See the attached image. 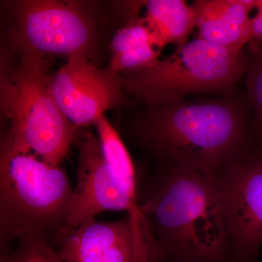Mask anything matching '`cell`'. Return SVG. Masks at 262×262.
<instances>
[{"label": "cell", "mask_w": 262, "mask_h": 262, "mask_svg": "<svg viewBox=\"0 0 262 262\" xmlns=\"http://www.w3.org/2000/svg\"><path fill=\"white\" fill-rule=\"evenodd\" d=\"M21 47L41 54L84 53L92 40L91 21L74 3L26 1L18 13Z\"/></svg>", "instance_id": "obj_10"}, {"label": "cell", "mask_w": 262, "mask_h": 262, "mask_svg": "<svg viewBox=\"0 0 262 262\" xmlns=\"http://www.w3.org/2000/svg\"><path fill=\"white\" fill-rule=\"evenodd\" d=\"M215 177L232 262H258L262 247V143L256 141Z\"/></svg>", "instance_id": "obj_7"}, {"label": "cell", "mask_w": 262, "mask_h": 262, "mask_svg": "<svg viewBox=\"0 0 262 262\" xmlns=\"http://www.w3.org/2000/svg\"><path fill=\"white\" fill-rule=\"evenodd\" d=\"M74 189L67 173L30 152L2 148L0 256L14 241L55 244L64 227Z\"/></svg>", "instance_id": "obj_3"}, {"label": "cell", "mask_w": 262, "mask_h": 262, "mask_svg": "<svg viewBox=\"0 0 262 262\" xmlns=\"http://www.w3.org/2000/svg\"><path fill=\"white\" fill-rule=\"evenodd\" d=\"M55 244L63 262H165L141 210L110 222L91 219L62 234Z\"/></svg>", "instance_id": "obj_6"}, {"label": "cell", "mask_w": 262, "mask_h": 262, "mask_svg": "<svg viewBox=\"0 0 262 262\" xmlns=\"http://www.w3.org/2000/svg\"><path fill=\"white\" fill-rule=\"evenodd\" d=\"M136 134L163 167L216 177L256 143L247 95L149 107Z\"/></svg>", "instance_id": "obj_1"}, {"label": "cell", "mask_w": 262, "mask_h": 262, "mask_svg": "<svg viewBox=\"0 0 262 262\" xmlns=\"http://www.w3.org/2000/svg\"><path fill=\"white\" fill-rule=\"evenodd\" d=\"M94 125L97 130L103 158L108 166L117 180L129 192L138 195L135 169L120 136L104 115L98 118Z\"/></svg>", "instance_id": "obj_14"}, {"label": "cell", "mask_w": 262, "mask_h": 262, "mask_svg": "<svg viewBox=\"0 0 262 262\" xmlns=\"http://www.w3.org/2000/svg\"><path fill=\"white\" fill-rule=\"evenodd\" d=\"M20 57L18 68L3 85L10 128L2 148L32 153L61 166L78 127L63 115L52 96L43 55L20 47Z\"/></svg>", "instance_id": "obj_4"}, {"label": "cell", "mask_w": 262, "mask_h": 262, "mask_svg": "<svg viewBox=\"0 0 262 262\" xmlns=\"http://www.w3.org/2000/svg\"><path fill=\"white\" fill-rule=\"evenodd\" d=\"M139 202L165 262H232L215 177L163 167Z\"/></svg>", "instance_id": "obj_2"}, {"label": "cell", "mask_w": 262, "mask_h": 262, "mask_svg": "<svg viewBox=\"0 0 262 262\" xmlns=\"http://www.w3.org/2000/svg\"><path fill=\"white\" fill-rule=\"evenodd\" d=\"M145 5L144 20L163 48L177 47L189 42L196 28V17L191 5L184 0H149Z\"/></svg>", "instance_id": "obj_13"}, {"label": "cell", "mask_w": 262, "mask_h": 262, "mask_svg": "<svg viewBox=\"0 0 262 262\" xmlns=\"http://www.w3.org/2000/svg\"><path fill=\"white\" fill-rule=\"evenodd\" d=\"M0 262H63L53 246L46 241L25 239L17 247L0 256Z\"/></svg>", "instance_id": "obj_16"}, {"label": "cell", "mask_w": 262, "mask_h": 262, "mask_svg": "<svg viewBox=\"0 0 262 262\" xmlns=\"http://www.w3.org/2000/svg\"><path fill=\"white\" fill-rule=\"evenodd\" d=\"M256 0H196L191 4L198 37L229 49L244 50L251 42V14Z\"/></svg>", "instance_id": "obj_11"}, {"label": "cell", "mask_w": 262, "mask_h": 262, "mask_svg": "<svg viewBox=\"0 0 262 262\" xmlns=\"http://www.w3.org/2000/svg\"><path fill=\"white\" fill-rule=\"evenodd\" d=\"M248 61L245 49L220 47L198 37L122 80L124 89L153 107L185 99L189 94H231L246 75Z\"/></svg>", "instance_id": "obj_5"}, {"label": "cell", "mask_w": 262, "mask_h": 262, "mask_svg": "<svg viewBox=\"0 0 262 262\" xmlns=\"http://www.w3.org/2000/svg\"><path fill=\"white\" fill-rule=\"evenodd\" d=\"M249 61L246 72L247 97L251 110L253 135L262 143V44L248 45Z\"/></svg>", "instance_id": "obj_15"}, {"label": "cell", "mask_w": 262, "mask_h": 262, "mask_svg": "<svg viewBox=\"0 0 262 262\" xmlns=\"http://www.w3.org/2000/svg\"><path fill=\"white\" fill-rule=\"evenodd\" d=\"M256 13L251 19V42L262 44V0H256Z\"/></svg>", "instance_id": "obj_17"}, {"label": "cell", "mask_w": 262, "mask_h": 262, "mask_svg": "<svg viewBox=\"0 0 262 262\" xmlns=\"http://www.w3.org/2000/svg\"><path fill=\"white\" fill-rule=\"evenodd\" d=\"M120 76L91 63L84 53L68 57L50 77V91L63 115L77 127L94 124L103 113L125 101Z\"/></svg>", "instance_id": "obj_8"}, {"label": "cell", "mask_w": 262, "mask_h": 262, "mask_svg": "<svg viewBox=\"0 0 262 262\" xmlns=\"http://www.w3.org/2000/svg\"><path fill=\"white\" fill-rule=\"evenodd\" d=\"M108 70L136 73L147 70L160 59L163 50L144 18H133L114 36Z\"/></svg>", "instance_id": "obj_12"}, {"label": "cell", "mask_w": 262, "mask_h": 262, "mask_svg": "<svg viewBox=\"0 0 262 262\" xmlns=\"http://www.w3.org/2000/svg\"><path fill=\"white\" fill-rule=\"evenodd\" d=\"M77 184L59 237L102 212L127 213L141 209L139 196L129 192L117 180L105 161L98 136L90 132L82 134L77 139Z\"/></svg>", "instance_id": "obj_9"}]
</instances>
